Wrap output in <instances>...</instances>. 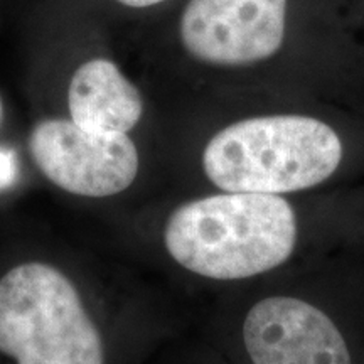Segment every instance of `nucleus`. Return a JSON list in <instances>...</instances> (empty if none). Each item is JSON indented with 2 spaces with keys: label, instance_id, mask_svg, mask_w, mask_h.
Instances as JSON below:
<instances>
[{
  "label": "nucleus",
  "instance_id": "obj_3",
  "mask_svg": "<svg viewBox=\"0 0 364 364\" xmlns=\"http://www.w3.org/2000/svg\"><path fill=\"white\" fill-rule=\"evenodd\" d=\"M0 353L17 364H105L102 336L76 287L39 262L0 279Z\"/></svg>",
  "mask_w": 364,
  "mask_h": 364
},
{
  "label": "nucleus",
  "instance_id": "obj_9",
  "mask_svg": "<svg viewBox=\"0 0 364 364\" xmlns=\"http://www.w3.org/2000/svg\"><path fill=\"white\" fill-rule=\"evenodd\" d=\"M120 4L129 7H150V6H156V4H161L164 0H118Z\"/></svg>",
  "mask_w": 364,
  "mask_h": 364
},
{
  "label": "nucleus",
  "instance_id": "obj_5",
  "mask_svg": "<svg viewBox=\"0 0 364 364\" xmlns=\"http://www.w3.org/2000/svg\"><path fill=\"white\" fill-rule=\"evenodd\" d=\"M287 0H189L182 14V44L199 61L241 66L280 49Z\"/></svg>",
  "mask_w": 364,
  "mask_h": 364
},
{
  "label": "nucleus",
  "instance_id": "obj_4",
  "mask_svg": "<svg viewBox=\"0 0 364 364\" xmlns=\"http://www.w3.org/2000/svg\"><path fill=\"white\" fill-rule=\"evenodd\" d=\"M36 166L58 188L86 198H107L130 188L139 152L127 134H98L73 120H44L29 139Z\"/></svg>",
  "mask_w": 364,
  "mask_h": 364
},
{
  "label": "nucleus",
  "instance_id": "obj_2",
  "mask_svg": "<svg viewBox=\"0 0 364 364\" xmlns=\"http://www.w3.org/2000/svg\"><path fill=\"white\" fill-rule=\"evenodd\" d=\"M338 134L311 117L273 115L238 122L213 136L203 154L208 179L228 193H292L338 169Z\"/></svg>",
  "mask_w": 364,
  "mask_h": 364
},
{
  "label": "nucleus",
  "instance_id": "obj_7",
  "mask_svg": "<svg viewBox=\"0 0 364 364\" xmlns=\"http://www.w3.org/2000/svg\"><path fill=\"white\" fill-rule=\"evenodd\" d=\"M71 120L98 134H127L144 112L140 91L107 59H91L73 76L68 91Z\"/></svg>",
  "mask_w": 364,
  "mask_h": 364
},
{
  "label": "nucleus",
  "instance_id": "obj_8",
  "mask_svg": "<svg viewBox=\"0 0 364 364\" xmlns=\"http://www.w3.org/2000/svg\"><path fill=\"white\" fill-rule=\"evenodd\" d=\"M19 177V161L14 150L0 149V193L11 189Z\"/></svg>",
  "mask_w": 364,
  "mask_h": 364
},
{
  "label": "nucleus",
  "instance_id": "obj_10",
  "mask_svg": "<svg viewBox=\"0 0 364 364\" xmlns=\"http://www.w3.org/2000/svg\"><path fill=\"white\" fill-rule=\"evenodd\" d=\"M0 118H2V103H0Z\"/></svg>",
  "mask_w": 364,
  "mask_h": 364
},
{
  "label": "nucleus",
  "instance_id": "obj_1",
  "mask_svg": "<svg viewBox=\"0 0 364 364\" xmlns=\"http://www.w3.org/2000/svg\"><path fill=\"white\" fill-rule=\"evenodd\" d=\"M164 238L186 270L238 280L282 265L294 252L297 223L280 196L228 193L182 204L167 221Z\"/></svg>",
  "mask_w": 364,
  "mask_h": 364
},
{
  "label": "nucleus",
  "instance_id": "obj_6",
  "mask_svg": "<svg viewBox=\"0 0 364 364\" xmlns=\"http://www.w3.org/2000/svg\"><path fill=\"white\" fill-rule=\"evenodd\" d=\"M253 364H351V353L324 312L300 299L255 304L243 324Z\"/></svg>",
  "mask_w": 364,
  "mask_h": 364
}]
</instances>
